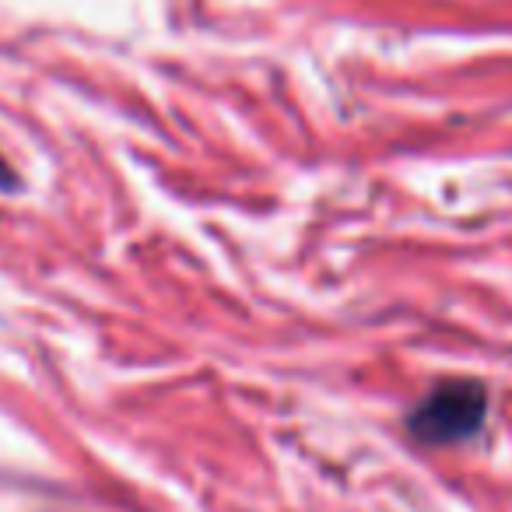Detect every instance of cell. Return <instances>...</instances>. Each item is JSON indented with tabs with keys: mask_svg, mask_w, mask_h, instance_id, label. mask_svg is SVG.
Masks as SVG:
<instances>
[{
	"mask_svg": "<svg viewBox=\"0 0 512 512\" xmlns=\"http://www.w3.org/2000/svg\"><path fill=\"white\" fill-rule=\"evenodd\" d=\"M484 414H488L484 386L477 379H449L407 414V432L425 446H453L484 425Z\"/></svg>",
	"mask_w": 512,
	"mask_h": 512,
	"instance_id": "6da1fadb",
	"label": "cell"
}]
</instances>
